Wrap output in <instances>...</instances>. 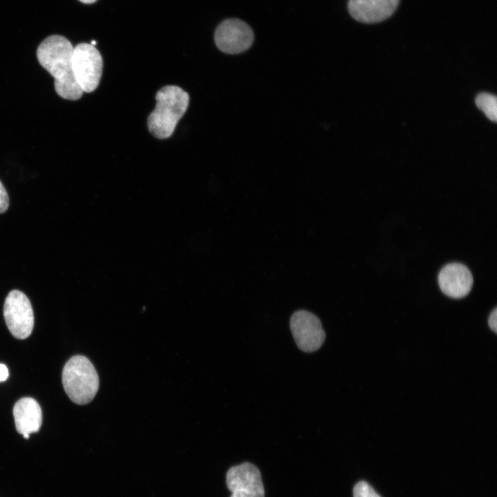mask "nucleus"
<instances>
[{"label": "nucleus", "instance_id": "20e7f679", "mask_svg": "<svg viewBox=\"0 0 497 497\" xmlns=\"http://www.w3.org/2000/svg\"><path fill=\"white\" fill-rule=\"evenodd\" d=\"M72 68L83 92H91L97 88L102 75L103 59L94 46L86 43L77 45L73 48Z\"/></svg>", "mask_w": 497, "mask_h": 497}, {"label": "nucleus", "instance_id": "6ab92c4d", "mask_svg": "<svg viewBox=\"0 0 497 497\" xmlns=\"http://www.w3.org/2000/svg\"><path fill=\"white\" fill-rule=\"evenodd\" d=\"M90 44L92 45V46H95V45L96 44V41H92Z\"/></svg>", "mask_w": 497, "mask_h": 497}, {"label": "nucleus", "instance_id": "ddd939ff", "mask_svg": "<svg viewBox=\"0 0 497 497\" xmlns=\"http://www.w3.org/2000/svg\"><path fill=\"white\" fill-rule=\"evenodd\" d=\"M353 497H380L366 482L358 483L353 488Z\"/></svg>", "mask_w": 497, "mask_h": 497}, {"label": "nucleus", "instance_id": "9d476101", "mask_svg": "<svg viewBox=\"0 0 497 497\" xmlns=\"http://www.w3.org/2000/svg\"><path fill=\"white\" fill-rule=\"evenodd\" d=\"M400 0H349L348 10L355 20L367 23L382 21L396 10Z\"/></svg>", "mask_w": 497, "mask_h": 497}, {"label": "nucleus", "instance_id": "9b49d317", "mask_svg": "<svg viewBox=\"0 0 497 497\" xmlns=\"http://www.w3.org/2000/svg\"><path fill=\"white\" fill-rule=\"evenodd\" d=\"M15 427L18 433L38 432L42 423V412L39 403L30 397L19 400L13 407Z\"/></svg>", "mask_w": 497, "mask_h": 497}, {"label": "nucleus", "instance_id": "f03ea898", "mask_svg": "<svg viewBox=\"0 0 497 497\" xmlns=\"http://www.w3.org/2000/svg\"><path fill=\"white\" fill-rule=\"evenodd\" d=\"M156 106L148 117V128L158 139L170 137L189 103V95L177 86H166L156 94Z\"/></svg>", "mask_w": 497, "mask_h": 497}, {"label": "nucleus", "instance_id": "423d86ee", "mask_svg": "<svg viewBox=\"0 0 497 497\" xmlns=\"http://www.w3.org/2000/svg\"><path fill=\"white\" fill-rule=\"evenodd\" d=\"M290 329L298 347L304 352L317 351L325 340L320 319L306 310H298L290 319Z\"/></svg>", "mask_w": 497, "mask_h": 497}, {"label": "nucleus", "instance_id": "2eb2a0df", "mask_svg": "<svg viewBox=\"0 0 497 497\" xmlns=\"http://www.w3.org/2000/svg\"><path fill=\"white\" fill-rule=\"evenodd\" d=\"M497 309H494V310L491 313L489 319H488V324L489 327L491 330H493L495 333L496 332V327H497Z\"/></svg>", "mask_w": 497, "mask_h": 497}, {"label": "nucleus", "instance_id": "f3484780", "mask_svg": "<svg viewBox=\"0 0 497 497\" xmlns=\"http://www.w3.org/2000/svg\"><path fill=\"white\" fill-rule=\"evenodd\" d=\"M79 1L84 3H92L95 2L97 0H79Z\"/></svg>", "mask_w": 497, "mask_h": 497}, {"label": "nucleus", "instance_id": "0eeeda50", "mask_svg": "<svg viewBox=\"0 0 497 497\" xmlns=\"http://www.w3.org/2000/svg\"><path fill=\"white\" fill-rule=\"evenodd\" d=\"M254 35L252 29L238 19L222 21L215 32L217 47L227 54H238L248 50L252 45Z\"/></svg>", "mask_w": 497, "mask_h": 497}, {"label": "nucleus", "instance_id": "4468645a", "mask_svg": "<svg viewBox=\"0 0 497 497\" xmlns=\"http://www.w3.org/2000/svg\"><path fill=\"white\" fill-rule=\"evenodd\" d=\"M9 206V197L8 193L0 181V213L7 211Z\"/></svg>", "mask_w": 497, "mask_h": 497}, {"label": "nucleus", "instance_id": "1a4fd4ad", "mask_svg": "<svg viewBox=\"0 0 497 497\" xmlns=\"http://www.w3.org/2000/svg\"><path fill=\"white\" fill-rule=\"evenodd\" d=\"M438 281L444 294L452 298H462L470 292L473 277L465 265L451 263L441 269Z\"/></svg>", "mask_w": 497, "mask_h": 497}, {"label": "nucleus", "instance_id": "39448f33", "mask_svg": "<svg viewBox=\"0 0 497 497\" xmlns=\"http://www.w3.org/2000/svg\"><path fill=\"white\" fill-rule=\"evenodd\" d=\"M3 315L12 335L17 339H26L34 327V313L28 297L14 289L7 295L4 302Z\"/></svg>", "mask_w": 497, "mask_h": 497}, {"label": "nucleus", "instance_id": "f257e3e1", "mask_svg": "<svg viewBox=\"0 0 497 497\" xmlns=\"http://www.w3.org/2000/svg\"><path fill=\"white\" fill-rule=\"evenodd\" d=\"M73 48L66 37L54 35L46 38L37 50L39 64L55 79L56 92L68 100H77L83 95L72 68Z\"/></svg>", "mask_w": 497, "mask_h": 497}, {"label": "nucleus", "instance_id": "f8f14e48", "mask_svg": "<svg viewBox=\"0 0 497 497\" xmlns=\"http://www.w3.org/2000/svg\"><path fill=\"white\" fill-rule=\"evenodd\" d=\"M476 104L488 119L492 121H496L497 101L496 96L486 92L480 93L476 98Z\"/></svg>", "mask_w": 497, "mask_h": 497}, {"label": "nucleus", "instance_id": "a211bd4d", "mask_svg": "<svg viewBox=\"0 0 497 497\" xmlns=\"http://www.w3.org/2000/svg\"><path fill=\"white\" fill-rule=\"evenodd\" d=\"M23 438H26V439H28V438H29V434H23Z\"/></svg>", "mask_w": 497, "mask_h": 497}, {"label": "nucleus", "instance_id": "dca6fc26", "mask_svg": "<svg viewBox=\"0 0 497 497\" xmlns=\"http://www.w3.org/2000/svg\"><path fill=\"white\" fill-rule=\"evenodd\" d=\"M8 370L3 364H0V382L5 381L8 377Z\"/></svg>", "mask_w": 497, "mask_h": 497}, {"label": "nucleus", "instance_id": "7ed1b4c3", "mask_svg": "<svg viewBox=\"0 0 497 497\" xmlns=\"http://www.w3.org/2000/svg\"><path fill=\"white\" fill-rule=\"evenodd\" d=\"M62 384L66 393L73 402L86 405L95 396L99 382L98 374L89 359L77 355L65 364Z\"/></svg>", "mask_w": 497, "mask_h": 497}, {"label": "nucleus", "instance_id": "6e6552de", "mask_svg": "<svg viewBox=\"0 0 497 497\" xmlns=\"http://www.w3.org/2000/svg\"><path fill=\"white\" fill-rule=\"evenodd\" d=\"M226 485L231 497H264L260 472L251 463L244 462L230 468L226 474Z\"/></svg>", "mask_w": 497, "mask_h": 497}]
</instances>
